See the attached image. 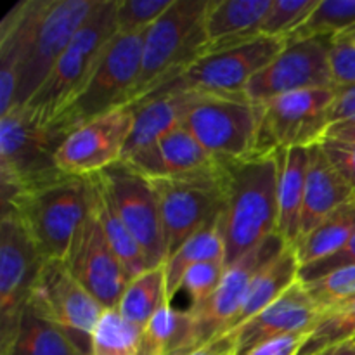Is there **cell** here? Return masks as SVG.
Masks as SVG:
<instances>
[{
  "label": "cell",
  "mask_w": 355,
  "mask_h": 355,
  "mask_svg": "<svg viewBox=\"0 0 355 355\" xmlns=\"http://www.w3.org/2000/svg\"><path fill=\"white\" fill-rule=\"evenodd\" d=\"M97 0H24L0 23V116L38 92Z\"/></svg>",
  "instance_id": "1"
},
{
  "label": "cell",
  "mask_w": 355,
  "mask_h": 355,
  "mask_svg": "<svg viewBox=\"0 0 355 355\" xmlns=\"http://www.w3.org/2000/svg\"><path fill=\"white\" fill-rule=\"evenodd\" d=\"M225 172L222 229L229 267L270 234H277L279 170L276 155H269L225 162Z\"/></svg>",
  "instance_id": "2"
},
{
  "label": "cell",
  "mask_w": 355,
  "mask_h": 355,
  "mask_svg": "<svg viewBox=\"0 0 355 355\" xmlns=\"http://www.w3.org/2000/svg\"><path fill=\"white\" fill-rule=\"evenodd\" d=\"M92 210L90 177L62 175L2 194V211H10L45 260H64L76 229Z\"/></svg>",
  "instance_id": "3"
},
{
  "label": "cell",
  "mask_w": 355,
  "mask_h": 355,
  "mask_svg": "<svg viewBox=\"0 0 355 355\" xmlns=\"http://www.w3.org/2000/svg\"><path fill=\"white\" fill-rule=\"evenodd\" d=\"M208 0H173L170 9L144 33L142 64L130 106L172 82L207 52L205 10Z\"/></svg>",
  "instance_id": "4"
},
{
  "label": "cell",
  "mask_w": 355,
  "mask_h": 355,
  "mask_svg": "<svg viewBox=\"0 0 355 355\" xmlns=\"http://www.w3.org/2000/svg\"><path fill=\"white\" fill-rule=\"evenodd\" d=\"M116 35V0H97L44 85L23 106L35 121L47 127L78 96L96 69L101 54Z\"/></svg>",
  "instance_id": "5"
},
{
  "label": "cell",
  "mask_w": 355,
  "mask_h": 355,
  "mask_svg": "<svg viewBox=\"0 0 355 355\" xmlns=\"http://www.w3.org/2000/svg\"><path fill=\"white\" fill-rule=\"evenodd\" d=\"M142 44L144 33H118L104 49L78 96L47 127L64 139L94 118L130 106L141 73Z\"/></svg>",
  "instance_id": "6"
},
{
  "label": "cell",
  "mask_w": 355,
  "mask_h": 355,
  "mask_svg": "<svg viewBox=\"0 0 355 355\" xmlns=\"http://www.w3.org/2000/svg\"><path fill=\"white\" fill-rule=\"evenodd\" d=\"M284 47H286V40H283V38L260 35V37L253 38L252 42H246V44L210 52V54L201 55L191 66H187L172 82L158 87L151 94L142 97L141 101L175 92L246 97L245 90L250 80L257 73L262 71L270 61H274L284 51Z\"/></svg>",
  "instance_id": "7"
},
{
  "label": "cell",
  "mask_w": 355,
  "mask_h": 355,
  "mask_svg": "<svg viewBox=\"0 0 355 355\" xmlns=\"http://www.w3.org/2000/svg\"><path fill=\"white\" fill-rule=\"evenodd\" d=\"M336 87L283 94L259 103V137L255 156L293 148H312L328 135Z\"/></svg>",
  "instance_id": "8"
},
{
  "label": "cell",
  "mask_w": 355,
  "mask_h": 355,
  "mask_svg": "<svg viewBox=\"0 0 355 355\" xmlns=\"http://www.w3.org/2000/svg\"><path fill=\"white\" fill-rule=\"evenodd\" d=\"M62 137L33 120L26 107L0 116V180L2 194L16 193L62 175L55 151Z\"/></svg>",
  "instance_id": "9"
},
{
  "label": "cell",
  "mask_w": 355,
  "mask_h": 355,
  "mask_svg": "<svg viewBox=\"0 0 355 355\" xmlns=\"http://www.w3.org/2000/svg\"><path fill=\"white\" fill-rule=\"evenodd\" d=\"M180 127L220 162H241L255 156L259 106L246 97L201 96Z\"/></svg>",
  "instance_id": "10"
},
{
  "label": "cell",
  "mask_w": 355,
  "mask_h": 355,
  "mask_svg": "<svg viewBox=\"0 0 355 355\" xmlns=\"http://www.w3.org/2000/svg\"><path fill=\"white\" fill-rule=\"evenodd\" d=\"M45 259L10 211L0 222V354L12 345Z\"/></svg>",
  "instance_id": "11"
},
{
  "label": "cell",
  "mask_w": 355,
  "mask_h": 355,
  "mask_svg": "<svg viewBox=\"0 0 355 355\" xmlns=\"http://www.w3.org/2000/svg\"><path fill=\"white\" fill-rule=\"evenodd\" d=\"M28 307L66 329L90 355V336L106 309L73 277L62 260H45Z\"/></svg>",
  "instance_id": "12"
},
{
  "label": "cell",
  "mask_w": 355,
  "mask_h": 355,
  "mask_svg": "<svg viewBox=\"0 0 355 355\" xmlns=\"http://www.w3.org/2000/svg\"><path fill=\"white\" fill-rule=\"evenodd\" d=\"M225 173L203 180H151L158 194L168 259L191 236L220 217L225 207Z\"/></svg>",
  "instance_id": "13"
},
{
  "label": "cell",
  "mask_w": 355,
  "mask_h": 355,
  "mask_svg": "<svg viewBox=\"0 0 355 355\" xmlns=\"http://www.w3.org/2000/svg\"><path fill=\"white\" fill-rule=\"evenodd\" d=\"M331 38H309L286 44L284 51L250 80L246 99L259 104L283 94L336 87L331 69Z\"/></svg>",
  "instance_id": "14"
},
{
  "label": "cell",
  "mask_w": 355,
  "mask_h": 355,
  "mask_svg": "<svg viewBox=\"0 0 355 355\" xmlns=\"http://www.w3.org/2000/svg\"><path fill=\"white\" fill-rule=\"evenodd\" d=\"M134 127V110L118 107L69 132L55 151V165L66 175L92 177L121 162Z\"/></svg>",
  "instance_id": "15"
},
{
  "label": "cell",
  "mask_w": 355,
  "mask_h": 355,
  "mask_svg": "<svg viewBox=\"0 0 355 355\" xmlns=\"http://www.w3.org/2000/svg\"><path fill=\"white\" fill-rule=\"evenodd\" d=\"M101 177L110 191V196L121 220L141 246L149 269L163 266L168 255H166L158 194L151 180L139 175L123 162L101 172Z\"/></svg>",
  "instance_id": "16"
},
{
  "label": "cell",
  "mask_w": 355,
  "mask_h": 355,
  "mask_svg": "<svg viewBox=\"0 0 355 355\" xmlns=\"http://www.w3.org/2000/svg\"><path fill=\"white\" fill-rule=\"evenodd\" d=\"M286 245L288 243L279 234H270L257 248L225 267L220 284L210 300L198 311H189L196 322L200 349L227 333L234 318L241 311L243 302L255 277L286 248Z\"/></svg>",
  "instance_id": "17"
},
{
  "label": "cell",
  "mask_w": 355,
  "mask_h": 355,
  "mask_svg": "<svg viewBox=\"0 0 355 355\" xmlns=\"http://www.w3.org/2000/svg\"><path fill=\"white\" fill-rule=\"evenodd\" d=\"M62 262L104 309H116L128 277L92 210L76 229Z\"/></svg>",
  "instance_id": "18"
},
{
  "label": "cell",
  "mask_w": 355,
  "mask_h": 355,
  "mask_svg": "<svg viewBox=\"0 0 355 355\" xmlns=\"http://www.w3.org/2000/svg\"><path fill=\"white\" fill-rule=\"evenodd\" d=\"M123 163L148 180L217 179L225 172V163L210 155L182 127Z\"/></svg>",
  "instance_id": "19"
},
{
  "label": "cell",
  "mask_w": 355,
  "mask_h": 355,
  "mask_svg": "<svg viewBox=\"0 0 355 355\" xmlns=\"http://www.w3.org/2000/svg\"><path fill=\"white\" fill-rule=\"evenodd\" d=\"M321 315L305 284L298 279L274 304L238 329L227 333V336L234 342V355H246L255 347L277 336L311 333Z\"/></svg>",
  "instance_id": "20"
},
{
  "label": "cell",
  "mask_w": 355,
  "mask_h": 355,
  "mask_svg": "<svg viewBox=\"0 0 355 355\" xmlns=\"http://www.w3.org/2000/svg\"><path fill=\"white\" fill-rule=\"evenodd\" d=\"M272 0H208L205 10L207 52L222 51L260 37Z\"/></svg>",
  "instance_id": "21"
},
{
  "label": "cell",
  "mask_w": 355,
  "mask_h": 355,
  "mask_svg": "<svg viewBox=\"0 0 355 355\" xmlns=\"http://www.w3.org/2000/svg\"><path fill=\"white\" fill-rule=\"evenodd\" d=\"M354 191L340 177V173L333 168V165L322 151L321 144L309 148V172L307 182H305L298 241L305 238L311 231H314L336 208L345 205L347 201L354 200Z\"/></svg>",
  "instance_id": "22"
},
{
  "label": "cell",
  "mask_w": 355,
  "mask_h": 355,
  "mask_svg": "<svg viewBox=\"0 0 355 355\" xmlns=\"http://www.w3.org/2000/svg\"><path fill=\"white\" fill-rule=\"evenodd\" d=\"M201 96L203 94L196 92L165 94L130 106L134 110V127L125 144L121 162L151 148L159 139L179 128L187 111L201 99Z\"/></svg>",
  "instance_id": "23"
},
{
  "label": "cell",
  "mask_w": 355,
  "mask_h": 355,
  "mask_svg": "<svg viewBox=\"0 0 355 355\" xmlns=\"http://www.w3.org/2000/svg\"><path fill=\"white\" fill-rule=\"evenodd\" d=\"M277 170V234L295 246L300 232L305 182L309 172V149L293 148L276 153Z\"/></svg>",
  "instance_id": "24"
},
{
  "label": "cell",
  "mask_w": 355,
  "mask_h": 355,
  "mask_svg": "<svg viewBox=\"0 0 355 355\" xmlns=\"http://www.w3.org/2000/svg\"><path fill=\"white\" fill-rule=\"evenodd\" d=\"M200 349L196 322L189 311L166 302L144 326L137 355H191Z\"/></svg>",
  "instance_id": "25"
},
{
  "label": "cell",
  "mask_w": 355,
  "mask_h": 355,
  "mask_svg": "<svg viewBox=\"0 0 355 355\" xmlns=\"http://www.w3.org/2000/svg\"><path fill=\"white\" fill-rule=\"evenodd\" d=\"M298 279H300V262H298L297 252H295L293 246L286 245V248L272 262L267 263L260 270L259 276L255 277V281L250 286L245 302H243L241 311L238 312V315L234 318L227 333L238 329L239 326H243L250 319L255 318L263 309L274 304Z\"/></svg>",
  "instance_id": "26"
},
{
  "label": "cell",
  "mask_w": 355,
  "mask_h": 355,
  "mask_svg": "<svg viewBox=\"0 0 355 355\" xmlns=\"http://www.w3.org/2000/svg\"><path fill=\"white\" fill-rule=\"evenodd\" d=\"M90 180H92V211L96 214L97 220L101 222V227H103L107 243L123 266L128 281L134 279L139 274L149 269L144 253H142L141 246L137 245V241L130 234L127 225L121 220L120 214L114 208L110 191H107L101 173L92 175Z\"/></svg>",
  "instance_id": "27"
},
{
  "label": "cell",
  "mask_w": 355,
  "mask_h": 355,
  "mask_svg": "<svg viewBox=\"0 0 355 355\" xmlns=\"http://www.w3.org/2000/svg\"><path fill=\"white\" fill-rule=\"evenodd\" d=\"M0 355H89L66 329L26 307L9 350Z\"/></svg>",
  "instance_id": "28"
},
{
  "label": "cell",
  "mask_w": 355,
  "mask_h": 355,
  "mask_svg": "<svg viewBox=\"0 0 355 355\" xmlns=\"http://www.w3.org/2000/svg\"><path fill=\"white\" fill-rule=\"evenodd\" d=\"M355 234V198L329 214L314 231L293 246L302 267L335 255Z\"/></svg>",
  "instance_id": "29"
},
{
  "label": "cell",
  "mask_w": 355,
  "mask_h": 355,
  "mask_svg": "<svg viewBox=\"0 0 355 355\" xmlns=\"http://www.w3.org/2000/svg\"><path fill=\"white\" fill-rule=\"evenodd\" d=\"M210 260H225V239L222 229V215L217 220L210 222L203 229L191 236L172 257L165 262L166 272V295L168 300L180 291L184 274L187 269L201 262ZM227 267V266H225Z\"/></svg>",
  "instance_id": "30"
},
{
  "label": "cell",
  "mask_w": 355,
  "mask_h": 355,
  "mask_svg": "<svg viewBox=\"0 0 355 355\" xmlns=\"http://www.w3.org/2000/svg\"><path fill=\"white\" fill-rule=\"evenodd\" d=\"M168 300L166 295L165 263L148 269L130 279L121 293L116 311L132 324L144 328L149 319Z\"/></svg>",
  "instance_id": "31"
},
{
  "label": "cell",
  "mask_w": 355,
  "mask_h": 355,
  "mask_svg": "<svg viewBox=\"0 0 355 355\" xmlns=\"http://www.w3.org/2000/svg\"><path fill=\"white\" fill-rule=\"evenodd\" d=\"M355 31V0H319L314 12L286 38V44L309 38H338Z\"/></svg>",
  "instance_id": "32"
},
{
  "label": "cell",
  "mask_w": 355,
  "mask_h": 355,
  "mask_svg": "<svg viewBox=\"0 0 355 355\" xmlns=\"http://www.w3.org/2000/svg\"><path fill=\"white\" fill-rule=\"evenodd\" d=\"M142 331L116 309H106L90 336V355H137Z\"/></svg>",
  "instance_id": "33"
},
{
  "label": "cell",
  "mask_w": 355,
  "mask_h": 355,
  "mask_svg": "<svg viewBox=\"0 0 355 355\" xmlns=\"http://www.w3.org/2000/svg\"><path fill=\"white\" fill-rule=\"evenodd\" d=\"M355 340V298L329 309L321 315L298 355H315Z\"/></svg>",
  "instance_id": "34"
},
{
  "label": "cell",
  "mask_w": 355,
  "mask_h": 355,
  "mask_svg": "<svg viewBox=\"0 0 355 355\" xmlns=\"http://www.w3.org/2000/svg\"><path fill=\"white\" fill-rule=\"evenodd\" d=\"M318 3L319 0H272L260 35L286 40L309 19Z\"/></svg>",
  "instance_id": "35"
},
{
  "label": "cell",
  "mask_w": 355,
  "mask_h": 355,
  "mask_svg": "<svg viewBox=\"0 0 355 355\" xmlns=\"http://www.w3.org/2000/svg\"><path fill=\"white\" fill-rule=\"evenodd\" d=\"M321 314L355 298V266L336 269L319 279L304 283Z\"/></svg>",
  "instance_id": "36"
},
{
  "label": "cell",
  "mask_w": 355,
  "mask_h": 355,
  "mask_svg": "<svg viewBox=\"0 0 355 355\" xmlns=\"http://www.w3.org/2000/svg\"><path fill=\"white\" fill-rule=\"evenodd\" d=\"M172 3L173 0H116L118 33H146Z\"/></svg>",
  "instance_id": "37"
},
{
  "label": "cell",
  "mask_w": 355,
  "mask_h": 355,
  "mask_svg": "<svg viewBox=\"0 0 355 355\" xmlns=\"http://www.w3.org/2000/svg\"><path fill=\"white\" fill-rule=\"evenodd\" d=\"M224 272L225 260L201 262L187 269V272L182 277V284H180V290L189 297L187 311H198L210 300L211 295L217 291Z\"/></svg>",
  "instance_id": "38"
},
{
  "label": "cell",
  "mask_w": 355,
  "mask_h": 355,
  "mask_svg": "<svg viewBox=\"0 0 355 355\" xmlns=\"http://www.w3.org/2000/svg\"><path fill=\"white\" fill-rule=\"evenodd\" d=\"M321 148L333 168L349 184L355 194V141L326 137L321 142Z\"/></svg>",
  "instance_id": "39"
},
{
  "label": "cell",
  "mask_w": 355,
  "mask_h": 355,
  "mask_svg": "<svg viewBox=\"0 0 355 355\" xmlns=\"http://www.w3.org/2000/svg\"><path fill=\"white\" fill-rule=\"evenodd\" d=\"M355 266V234L354 238L343 246L340 252L335 255L328 257V259L321 260V262L311 263L307 267L300 269V281L302 283H309V281L319 279V277L326 276V274L333 272L336 269H343V267Z\"/></svg>",
  "instance_id": "40"
},
{
  "label": "cell",
  "mask_w": 355,
  "mask_h": 355,
  "mask_svg": "<svg viewBox=\"0 0 355 355\" xmlns=\"http://www.w3.org/2000/svg\"><path fill=\"white\" fill-rule=\"evenodd\" d=\"M329 59L336 85H355V45L352 42H333Z\"/></svg>",
  "instance_id": "41"
},
{
  "label": "cell",
  "mask_w": 355,
  "mask_h": 355,
  "mask_svg": "<svg viewBox=\"0 0 355 355\" xmlns=\"http://www.w3.org/2000/svg\"><path fill=\"white\" fill-rule=\"evenodd\" d=\"M309 333H298V335H284L269 340L262 345L255 347L246 355H298Z\"/></svg>",
  "instance_id": "42"
},
{
  "label": "cell",
  "mask_w": 355,
  "mask_h": 355,
  "mask_svg": "<svg viewBox=\"0 0 355 355\" xmlns=\"http://www.w3.org/2000/svg\"><path fill=\"white\" fill-rule=\"evenodd\" d=\"M329 123H355V85H338L335 103L329 113Z\"/></svg>",
  "instance_id": "43"
},
{
  "label": "cell",
  "mask_w": 355,
  "mask_h": 355,
  "mask_svg": "<svg viewBox=\"0 0 355 355\" xmlns=\"http://www.w3.org/2000/svg\"><path fill=\"white\" fill-rule=\"evenodd\" d=\"M191 355H234V342L231 336H218L217 340L210 342L208 345L201 347Z\"/></svg>",
  "instance_id": "44"
},
{
  "label": "cell",
  "mask_w": 355,
  "mask_h": 355,
  "mask_svg": "<svg viewBox=\"0 0 355 355\" xmlns=\"http://www.w3.org/2000/svg\"><path fill=\"white\" fill-rule=\"evenodd\" d=\"M326 137L342 139V141H355V123L333 125V127H329L328 135H326Z\"/></svg>",
  "instance_id": "45"
},
{
  "label": "cell",
  "mask_w": 355,
  "mask_h": 355,
  "mask_svg": "<svg viewBox=\"0 0 355 355\" xmlns=\"http://www.w3.org/2000/svg\"><path fill=\"white\" fill-rule=\"evenodd\" d=\"M315 355H355V340L347 343H340V345L331 347V349H326Z\"/></svg>",
  "instance_id": "46"
},
{
  "label": "cell",
  "mask_w": 355,
  "mask_h": 355,
  "mask_svg": "<svg viewBox=\"0 0 355 355\" xmlns=\"http://www.w3.org/2000/svg\"><path fill=\"white\" fill-rule=\"evenodd\" d=\"M338 40H349V42H352V44L355 45V31H354V33L347 35V37H343V38H338ZM333 42H335V40H333Z\"/></svg>",
  "instance_id": "47"
}]
</instances>
